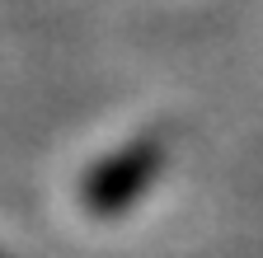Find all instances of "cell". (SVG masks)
Masks as SVG:
<instances>
[{"label": "cell", "mask_w": 263, "mask_h": 258, "mask_svg": "<svg viewBox=\"0 0 263 258\" xmlns=\"http://www.w3.org/2000/svg\"><path fill=\"white\" fill-rule=\"evenodd\" d=\"M155 160H160V150H155V146H137V150H127V155H118V160H113V169H104V174L89 183V192H99V202L122 197L127 188H137V183L155 169Z\"/></svg>", "instance_id": "obj_1"}]
</instances>
